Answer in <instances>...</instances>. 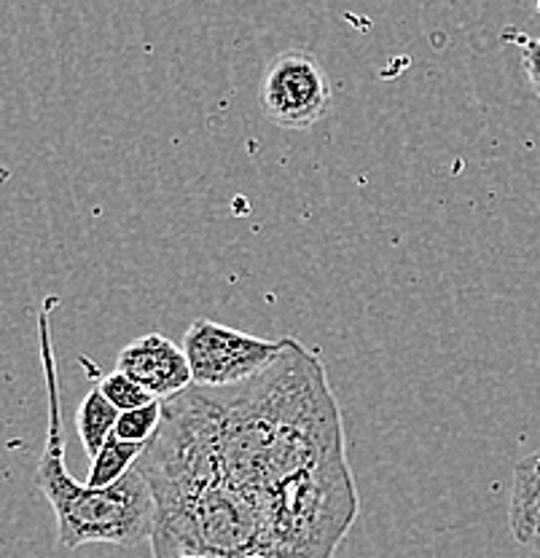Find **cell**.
Returning <instances> with one entry per match:
<instances>
[{
	"label": "cell",
	"mask_w": 540,
	"mask_h": 558,
	"mask_svg": "<svg viewBox=\"0 0 540 558\" xmlns=\"http://www.w3.org/2000/svg\"><path fill=\"white\" fill-rule=\"evenodd\" d=\"M161 403L137 462L156 558H334L360 502L339 400L310 349L288 339L255 379Z\"/></svg>",
	"instance_id": "obj_1"
},
{
	"label": "cell",
	"mask_w": 540,
	"mask_h": 558,
	"mask_svg": "<svg viewBox=\"0 0 540 558\" xmlns=\"http://www.w3.org/2000/svg\"><path fill=\"white\" fill-rule=\"evenodd\" d=\"M57 299L49 295L38 312V349L44 365L46 398H49V429L38 462V488L57 515V543L62 548L106 543L130 545L143 543L154 534L156 502L145 481L141 464L108 488H89L79 484L65 468V438H62L60 411V376H57L55 349H51L49 314Z\"/></svg>",
	"instance_id": "obj_2"
},
{
	"label": "cell",
	"mask_w": 540,
	"mask_h": 558,
	"mask_svg": "<svg viewBox=\"0 0 540 558\" xmlns=\"http://www.w3.org/2000/svg\"><path fill=\"white\" fill-rule=\"evenodd\" d=\"M185 357H189L194 387H237L264 374L283 352L288 339L269 341L245 330L229 328L213 319H194L185 330L183 341Z\"/></svg>",
	"instance_id": "obj_3"
},
{
	"label": "cell",
	"mask_w": 540,
	"mask_h": 558,
	"mask_svg": "<svg viewBox=\"0 0 540 558\" xmlns=\"http://www.w3.org/2000/svg\"><path fill=\"white\" fill-rule=\"evenodd\" d=\"M261 113L280 130H312L331 113L334 89L323 62L304 49H288L266 65Z\"/></svg>",
	"instance_id": "obj_4"
},
{
	"label": "cell",
	"mask_w": 540,
	"mask_h": 558,
	"mask_svg": "<svg viewBox=\"0 0 540 558\" xmlns=\"http://www.w3.org/2000/svg\"><path fill=\"white\" fill-rule=\"evenodd\" d=\"M116 371L137 381L154 400H170L194 387L183 347L159 333H145L119 352Z\"/></svg>",
	"instance_id": "obj_5"
},
{
	"label": "cell",
	"mask_w": 540,
	"mask_h": 558,
	"mask_svg": "<svg viewBox=\"0 0 540 558\" xmlns=\"http://www.w3.org/2000/svg\"><path fill=\"white\" fill-rule=\"evenodd\" d=\"M508 529L521 548L540 556V449L527 453L514 470Z\"/></svg>",
	"instance_id": "obj_6"
},
{
	"label": "cell",
	"mask_w": 540,
	"mask_h": 558,
	"mask_svg": "<svg viewBox=\"0 0 540 558\" xmlns=\"http://www.w3.org/2000/svg\"><path fill=\"white\" fill-rule=\"evenodd\" d=\"M121 411L100 392V387L92 389L84 400H81L79 411H75V429H79V438L84 451L92 459L103 451V446L108 444L110 435L116 433V424H119Z\"/></svg>",
	"instance_id": "obj_7"
},
{
	"label": "cell",
	"mask_w": 540,
	"mask_h": 558,
	"mask_svg": "<svg viewBox=\"0 0 540 558\" xmlns=\"http://www.w3.org/2000/svg\"><path fill=\"white\" fill-rule=\"evenodd\" d=\"M145 446L130 444V440H121L119 435H110V440L103 446V451L92 459L89 478H86V486L89 488H108L113 486L116 481L124 478L137 462H141Z\"/></svg>",
	"instance_id": "obj_8"
},
{
	"label": "cell",
	"mask_w": 540,
	"mask_h": 558,
	"mask_svg": "<svg viewBox=\"0 0 540 558\" xmlns=\"http://www.w3.org/2000/svg\"><path fill=\"white\" fill-rule=\"evenodd\" d=\"M161 418H165V403L161 400L141 405V409L121 411L119 424H116V435L121 440H130V444L148 446L154 440V435L159 433Z\"/></svg>",
	"instance_id": "obj_9"
},
{
	"label": "cell",
	"mask_w": 540,
	"mask_h": 558,
	"mask_svg": "<svg viewBox=\"0 0 540 558\" xmlns=\"http://www.w3.org/2000/svg\"><path fill=\"white\" fill-rule=\"evenodd\" d=\"M100 392L106 395L119 411H132V409H141V405L154 403V398L145 392L141 384L132 381L130 376H124L121 371H116V374H110L100 381Z\"/></svg>",
	"instance_id": "obj_10"
},
{
	"label": "cell",
	"mask_w": 540,
	"mask_h": 558,
	"mask_svg": "<svg viewBox=\"0 0 540 558\" xmlns=\"http://www.w3.org/2000/svg\"><path fill=\"white\" fill-rule=\"evenodd\" d=\"M521 65H525L532 92L540 97V38H525V44H521Z\"/></svg>",
	"instance_id": "obj_11"
}]
</instances>
